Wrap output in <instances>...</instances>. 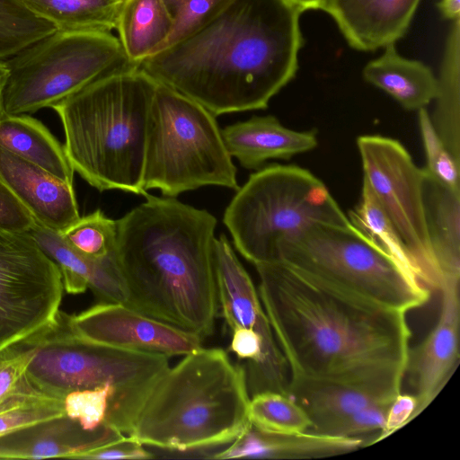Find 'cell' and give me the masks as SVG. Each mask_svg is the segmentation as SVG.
<instances>
[{
  "label": "cell",
  "instance_id": "obj_42",
  "mask_svg": "<svg viewBox=\"0 0 460 460\" xmlns=\"http://www.w3.org/2000/svg\"><path fill=\"white\" fill-rule=\"evenodd\" d=\"M9 68L5 60L0 59V113L3 111L2 100L4 89L8 78Z\"/></svg>",
  "mask_w": 460,
  "mask_h": 460
},
{
  "label": "cell",
  "instance_id": "obj_17",
  "mask_svg": "<svg viewBox=\"0 0 460 460\" xmlns=\"http://www.w3.org/2000/svg\"><path fill=\"white\" fill-rule=\"evenodd\" d=\"M420 0H327L323 10L349 44L371 51L395 43L407 31Z\"/></svg>",
  "mask_w": 460,
  "mask_h": 460
},
{
  "label": "cell",
  "instance_id": "obj_7",
  "mask_svg": "<svg viewBox=\"0 0 460 460\" xmlns=\"http://www.w3.org/2000/svg\"><path fill=\"white\" fill-rule=\"evenodd\" d=\"M204 186L239 189L236 168L216 116L157 83L148 121L143 188L158 189L164 197L175 198Z\"/></svg>",
  "mask_w": 460,
  "mask_h": 460
},
{
  "label": "cell",
  "instance_id": "obj_31",
  "mask_svg": "<svg viewBox=\"0 0 460 460\" xmlns=\"http://www.w3.org/2000/svg\"><path fill=\"white\" fill-rule=\"evenodd\" d=\"M57 28L32 13L21 0H0V59H7Z\"/></svg>",
  "mask_w": 460,
  "mask_h": 460
},
{
  "label": "cell",
  "instance_id": "obj_12",
  "mask_svg": "<svg viewBox=\"0 0 460 460\" xmlns=\"http://www.w3.org/2000/svg\"><path fill=\"white\" fill-rule=\"evenodd\" d=\"M363 180L370 186L398 233L419 279L438 290L440 273L429 236L424 203L425 169L397 140L378 135L357 139Z\"/></svg>",
  "mask_w": 460,
  "mask_h": 460
},
{
  "label": "cell",
  "instance_id": "obj_21",
  "mask_svg": "<svg viewBox=\"0 0 460 460\" xmlns=\"http://www.w3.org/2000/svg\"><path fill=\"white\" fill-rule=\"evenodd\" d=\"M366 446L361 438L332 437L312 432L278 435L249 426L227 447L208 458H319L347 454Z\"/></svg>",
  "mask_w": 460,
  "mask_h": 460
},
{
  "label": "cell",
  "instance_id": "obj_11",
  "mask_svg": "<svg viewBox=\"0 0 460 460\" xmlns=\"http://www.w3.org/2000/svg\"><path fill=\"white\" fill-rule=\"evenodd\" d=\"M64 291L58 267L27 232L0 230V353L54 328Z\"/></svg>",
  "mask_w": 460,
  "mask_h": 460
},
{
  "label": "cell",
  "instance_id": "obj_25",
  "mask_svg": "<svg viewBox=\"0 0 460 460\" xmlns=\"http://www.w3.org/2000/svg\"><path fill=\"white\" fill-rule=\"evenodd\" d=\"M287 392L311 419L309 432L363 408L393 402L343 385L296 376L289 377Z\"/></svg>",
  "mask_w": 460,
  "mask_h": 460
},
{
  "label": "cell",
  "instance_id": "obj_35",
  "mask_svg": "<svg viewBox=\"0 0 460 460\" xmlns=\"http://www.w3.org/2000/svg\"><path fill=\"white\" fill-rule=\"evenodd\" d=\"M63 415L65 411L62 399L43 396L0 411V437Z\"/></svg>",
  "mask_w": 460,
  "mask_h": 460
},
{
  "label": "cell",
  "instance_id": "obj_13",
  "mask_svg": "<svg viewBox=\"0 0 460 460\" xmlns=\"http://www.w3.org/2000/svg\"><path fill=\"white\" fill-rule=\"evenodd\" d=\"M64 320L75 336L124 350L170 358L185 356L203 347L199 335L119 303L101 302L77 314H64Z\"/></svg>",
  "mask_w": 460,
  "mask_h": 460
},
{
  "label": "cell",
  "instance_id": "obj_40",
  "mask_svg": "<svg viewBox=\"0 0 460 460\" xmlns=\"http://www.w3.org/2000/svg\"><path fill=\"white\" fill-rule=\"evenodd\" d=\"M439 8L447 19L454 22L460 17V0H442Z\"/></svg>",
  "mask_w": 460,
  "mask_h": 460
},
{
  "label": "cell",
  "instance_id": "obj_22",
  "mask_svg": "<svg viewBox=\"0 0 460 460\" xmlns=\"http://www.w3.org/2000/svg\"><path fill=\"white\" fill-rule=\"evenodd\" d=\"M424 203L441 285L460 281V190L445 186L425 169Z\"/></svg>",
  "mask_w": 460,
  "mask_h": 460
},
{
  "label": "cell",
  "instance_id": "obj_15",
  "mask_svg": "<svg viewBox=\"0 0 460 460\" xmlns=\"http://www.w3.org/2000/svg\"><path fill=\"white\" fill-rule=\"evenodd\" d=\"M0 181L34 220L62 233L80 218L73 188L0 144Z\"/></svg>",
  "mask_w": 460,
  "mask_h": 460
},
{
  "label": "cell",
  "instance_id": "obj_39",
  "mask_svg": "<svg viewBox=\"0 0 460 460\" xmlns=\"http://www.w3.org/2000/svg\"><path fill=\"white\" fill-rule=\"evenodd\" d=\"M416 408L417 399L412 394H402L400 393L390 403L384 429L372 444L385 438L411 420Z\"/></svg>",
  "mask_w": 460,
  "mask_h": 460
},
{
  "label": "cell",
  "instance_id": "obj_24",
  "mask_svg": "<svg viewBox=\"0 0 460 460\" xmlns=\"http://www.w3.org/2000/svg\"><path fill=\"white\" fill-rule=\"evenodd\" d=\"M0 144L57 178L73 184L74 169L49 129L28 114L0 113Z\"/></svg>",
  "mask_w": 460,
  "mask_h": 460
},
{
  "label": "cell",
  "instance_id": "obj_27",
  "mask_svg": "<svg viewBox=\"0 0 460 460\" xmlns=\"http://www.w3.org/2000/svg\"><path fill=\"white\" fill-rule=\"evenodd\" d=\"M432 125L454 159L460 164V19L454 21L438 78Z\"/></svg>",
  "mask_w": 460,
  "mask_h": 460
},
{
  "label": "cell",
  "instance_id": "obj_29",
  "mask_svg": "<svg viewBox=\"0 0 460 460\" xmlns=\"http://www.w3.org/2000/svg\"><path fill=\"white\" fill-rule=\"evenodd\" d=\"M248 418L253 428L270 434H301L312 426L306 411L289 394L274 391L251 396Z\"/></svg>",
  "mask_w": 460,
  "mask_h": 460
},
{
  "label": "cell",
  "instance_id": "obj_10",
  "mask_svg": "<svg viewBox=\"0 0 460 460\" xmlns=\"http://www.w3.org/2000/svg\"><path fill=\"white\" fill-rule=\"evenodd\" d=\"M9 75L3 112L30 114L55 104L96 79L129 66L111 32L61 31L5 60Z\"/></svg>",
  "mask_w": 460,
  "mask_h": 460
},
{
  "label": "cell",
  "instance_id": "obj_20",
  "mask_svg": "<svg viewBox=\"0 0 460 460\" xmlns=\"http://www.w3.org/2000/svg\"><path fill=\"white\" fill-rule=\"evenodd\" d=\"M221 131L229 155L248 170L259 169L269 159L288 160L318 144L315 131L288 128L272 115L253 116Z\"/></svg>",
  "mask_w": 460,
  "mask_h": 460
},
{
  "label": "cell",
  "instance_id": "obj_5",
  "mask_svg": "<svg viewBox=\"0 0 460 460\" xmlns=\"http://www.w3.org/2000/svg\"><path fill=\"white\" fill-rule=\"evenodd\" d=\"M250 398L243 366L202 347L158 378L128 436L179 452L230 444L251 426Z\"/></svg>",
  "mask_w": 460,
  "mask_h": 460
},
{
  "label": "cell",
  "instance_id": "obj_41",
  "mask_svg": "<svg viewBox=\"0 0 460 460\" xmlns=\"http://www.w3.org/2000/svg\"><path fill=\"white\" fill-rule=\"evenodd\" d=\"M301 13L306 10H323L327 0H287Z\"/></svg>",
  "mask_w": 460,
  "mask_h": 460
},
{
  "label": "cell",
  "instance_id": "obj_16",
  "mask_svg": "<svg viewBox=\"0 0 460 460\" xmlns=\"http://www.w3.org/2000/svg\"><path fill=\"white\" fill-rule=\"evenodd\" d=\"M123 436L107 425L84 429L76 420L63 415L0 437V459H74Z\"/></svg>",
  "mask_w": 460,
  "mask_h": 460
},
{
  "label": "cell",
  "instance_id": "obj_26",
  "mask_svg": "<svg viewBox=\"0 0 460 460\" xmlns=\"http://www.w3.org/2000/svg\"><path fill=\"white\" fill-rule=\"evenodd\" d=\"M172 19L163 0H123L115 30L129 66L159 52L171 33Z\"/></svg>",
  "mask_w": 460,
  "mask_h": 460
},
{
  "label": "cell",
  "instance_id": "obj_36",
  "mask_svg": "<svg viewBox=\"0 0 460 460\" xmlns=\"http://www.w3.org/2000/svg\"><path fill=\"white\" fill-rule=\"evenodd\" d=\"M390 404L373 405L346 415L319 429L315 434L360 438L364 434L381 431L384 429Z\"/></svg>",
  "mask_w": 460,
  "mask_h": 460
},
{
  "label": "cell",
  "instance_id": "obj_8",
  "mask_svg": "<svg viewBox=\"0 0 460 460\" xmlns=\"http://www.w3.org/2000/svg\"><path fill=\"white\" fill-rule=\"evenodd\" d=\"M278 260L405 313L430 298L431 290L413 271L351 224L312 226L281 241Z\"/></svg>",
  "mask_w": 460,
  "mask_h": 460
},
{
  "label": "cell",
  "instance_id": "obj_1",
  "mask_svg": "<svg viewBox=\"0 0 460 460\" xmlns=\"http://www.w3.org/2000/svg\"><path fill=\"white\" fill-rule=\"evenodd\" d=\"M254 266L289 377L336 383L389 400L401 393L411 349L407 313L279 260Z\"/></svg>",
  "mask_w": 460,
  "mask_h": 460
},
{
  "label": "cell",
  "instance_id": "obj_19",
  "mask_svg": "<svg viewBox=\"0 0 460 460\" xmlns=\"http://www.w3.org/2000/svg\"><path fill=\"white\" fill-rule=\"evenodd\" d=\"M27 233L58 267L66 293L81 294L90 288L100 302L127 304L128 294L114 253L102 261L86 258L70 247L60 233L36 221Z\"/></svg>",
  "mask_w": 460,
  "mask_h": 460
},
{
  "label": "cell",
  "instance_id": "obj_23",
  "mask_svg": "<svg viewBox=\"0 0 460 460\" xmlns=\"http://www.w3.org/2000/svg\"><path fill=\"white\" fill-rule=\"evenodd\" d=\"M384 48V53L364 67V79L407 111L427 108L438 90V78L432 70L421 61L402 57L394 43Z\"/></svg>",
  "mask_w": 460,
  "mask_h": 460
},
{
  "label": "cell",
  "instance_id": "obj_4",
  "mask_svg": "<svg viewBox=\"0 0 460 460\" xmlns=\"http://www.w3.org/2000/svg\"><path fill=\"white\" fill-rule=\"evenodd\" d=\"M156 84L138 66H126L52 107L64 128L72 168L98 190L147 193L143 173Z\"/></svg>",
  "mask_w": 460,
  "mask_h": 460
},
{
  "label": "cell",
  "instance_id": "obj_18",
  "mask_svg": "<svg viewBox=\"0 0 460 460\" xmlns=\"http://www.w3.org/2000/svg\"><path fill=\"white\" fill-rule=\"evenodd\" d=\"M213 261L218 305L230 330H253L262 337L269 350L282 354L258 290L225 234L214 240Z\"/></svg>",
  "mask_w": 460,
  "mask_h": 460
},
{
  "label": "cell",
  "instance_id": "obj_32",
  "mask_svg": "<svg viewBox=\"0 0 460 460\" xmlns=\"http://www.w3.org/2000/svg\"><path fill=\"white\" fill-rule=\"evenodd\" d=\"M65 242L81 255L96 261L114 253L117 220L108 217L101 209L80 217L60 233Z\"/></svg>",
  "mask_w": 460,
  "mask_h": 460
},
{
  "label": "cell",
  "instance_id": "obj_6",
  "mask_svg": "<svg viewBox=\"0 0 460 460\" xmlns=\"http://www.w3.org/2000/svg\"><path fill=\"white\" fill-rule=\"evenodd\" d=\"M223 222L237 251L253 265L276 261L281 241L312 226L351 224L321 180L291 164L252 173L226 207Z\"/></svg>",
  "mask_w": 460,
  "mask_h": 460
},
{
  "label": "cell",
  "instance_id": "obj_37",
  "mask_svg": "<svg viewBox=\"0 0 460 460\" xmlns=\"http://www.w3.org/2000/svg\"><path fill=\"white\" fill-rule=\"evenodd\" d=\"M144 445L129 436L105 444L76 456L74 459L106 460V459H149L155 455L146 450Z\"/></svg>",
  "mask_w": 460,
  "mask_h": 460
},
{
  "label": "cell",
  "instance_id": "obj_28",
  "mask_svg": "<svg viewBox=\"0 0 460 460\" xmlns=\"http://www.w3.org/2000/svg\"><path fill=\"white\" fill-rule=\"evenodd\" d=\"M36 16L61 31L111 32L123 0H21Z\"/></svg>",
  "mask_w": 460,
  "mask_h": 460
},
{
  "label": "cell",
  "instance_id": "obj_3",
  "mask_svg": "<svg viewBox=\"0 0 460 460\" xmlns=\"http://www.w3.org/2000/svg\"><path fill=\"white\" fill-rule=\"evenodd\" d=\"M145 197L117 220L114 258L128 294L126 305L204 341L218 309L217 218L172 197Z\"/></svg>",
  "mask_w": 460,
  "mask_h": 460
},
{
  "label": "cell",
  "instance_id": "obj_14",
  "mask_svg": "<svg viewBox=\"0 0 460 460\" xmlns=\"http://www.w3.org/2000/svg\"><path fill=\"white\" fill-rule=\"evenodd\" d=\"M460 281L441 285L438 322L426 339L410 349L405 376L417 399L412 420L438 395L459 362Z\"/></svg>",
  "mask_w": 460,
  "mask_h": 460
},
{
  "label": "cell",
  "instance_id": "obj_33",
  "mask_svg": "<svg viewBox=\"0 0 460 460\" xmlns=\"http://www.w3.org/2000/svg\"><path fill=\"white\" fill-rule=\"evenodd\" d=\"M230 1L163 0L172 19V27L160 51L195 33L215 18Z\"/></svg>",
  "mask_w": 460,
  "mask_h": 460
},
{
  "label": "cell",
  "instance_id": "obj_43",
  "mask_svg": "<svg viewBox=\"0 0 460 460\" xmlns=\"http://www.w3.org/2000/svg\"><path fill=\"white\" fill-rule=\"evenodd\" d=\"M4 352H3V353H0V358H1V357L3 356V354H4Z\"/></svg>",
  "mask_w": 460,
  "mask_h": 460
},
{
  "label": "cell",
  "instance_id": "obj_30",
  "mask_svg": "<svg viewBox=\"0 0 460 460\" xmlns=\"http://www.w3.org/2000/svg\"><path fill=\"white\" fill-rule=\"evenodd\" d=\"M347 216L354 227L416 274L398 233L366 181L363 180L358 205Z\"/></svg>",
  "mask_w": 460,
  "mask_h": 460
},
{
  "label": "cell",
  "instance_id": "obj_38",
  "mask_svg": "<svg viewBox=\"0 0 460 460\" xmlns=\"http://www.w3.org/2000/svg\"><path fill=\"white\" fill-rule=\"evenodd\" d=\"M34 223L31 213L0 181V230L27 232Z\"/></svg>",
  "mask_w": 460,
  "mask_h": 460
},
{
  "label": "cell",
  "instance_id": "obj_9",
  "mask_svg": "<svg viewBox=\"0 0 460 460\" xmlns=\"http://www.w3.org/2000/svg\"><path fill=\"white\" fill-rule=\"evenodd\" d=\"M31 357L25 378L39 392L54 398L78 390L110 387L137 415L158 378L169 367V357L111 348L84 341L58 323L38 339L23 344Z\"/></svg>",
  "mask_w": 460,
  "mask_h": 460
},
{
  "label": "cell",
  "instance_id": "obj_34",
  "mask_svg": "<svg viewBox=\"0 0 460 460\" xmlns=\"http://www.w3.org/2000/svg\"><path fill=\"white\" fill-rule=\"evenodd\" d=\"M418 121L427 161L425 169L445 186L460 190V164L438 136L427 108L418 111Z\"/></svg>",
  "mask_w": 460,
  "mask_h": 460
},
{
  "label": "cell",
  "instance_id": "obj_2",
  "mask_svg": "<svg viewBox=\"0 0 460 460\" xmlns=\"http://www.w3.org/2000/svg\"><path fill=\"white\" fill-rule=\"evenodd\" d=\"M300 13L287 0H231L205 26L138 67L216 117L266 109L297 71Z\"/></svg>",
  "mask_w": 460,
  "mask_h": 460
}]
</instances>
